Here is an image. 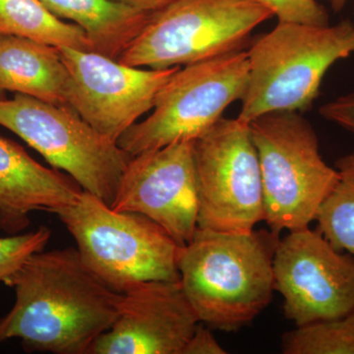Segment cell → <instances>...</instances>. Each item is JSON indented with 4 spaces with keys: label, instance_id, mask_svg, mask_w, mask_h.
I'll list each match as a JSON object with an SVG mask.
<instances>
[{
    "label": "cell",
    "instance_id": "6da1fadb",
    "mask_svg": "<svg viewBox=\"0 0 354 354\" xmlns=\"http://www.w3.org/2000/svg\"><path fill=\"white\" fill-rule=\"evenodd\" d=\"M6 285L15 302L0 318V344L19 339L29 353L88 354L113 326L122 295L90 271L76 248L32 254Z\"/></svg>",
    "mask_w": 354,
    "mask_h": 354
},
{
    "label": "cell",
    "instance_id": "7a4b0ae2",
    "mask_svg": "<svg viewBox=\"0 0 354 354\" xmlns=\"http://www.w3.org/2000/svg\"><path fill=\"white\" fill-rule=\"evenodd\" d=\"M279 235L268 230L223 234L198 227L181 249V286L198 320L234 332L252 322L271 302L272 261Z\"/></svg>",
    "mask_w": 354,
    "mask_h": 354
},
{
    "label": "cell",
    "instance_id": "3957f363",
    "mask_svg": "<svg viewBox=\"0 0 354 354\" xmlns=\"http://www.w3.org/2000/svg\"><path fill=\"white\" fill-rule=\"evenodd\" d=\"M354 53V25L279 23L247 50L249 73L237 118L250 123L272 111H308L330 67Z\"/></svg>",
    "mask_w": 354,
    "mask_h": 354
},
{
    "label": "cell",
    "instance_id": "277c9868",
    "mask_svg": "<svg viewBox=\"0 0 354 354\" xmlns=\"http://www.w3.org/2000/svg\"><path fill=\"white\" fill-rule=\"evenodd\" d=\"M77 244L84 264L118 293L150 281H179L183 246L147 216L115 211L83 190L55 214Z\"/></svg>",
    "mask_w": 354,
    "mask_h": 354
},
{
    "label": "cell",
    "instance_id": "5b68a950",
    "mask_svg": "<svg viewBox=\"0 0 354 354\" xmlns=\"http://www.w3.org/2000/svg\"><path fill=\"white\" fill-rule=\"evenodd\" d=\"M259 158L265 218L279 235L308 227L339 179L324 160L315 130L297 111H272L249 123Z\"/></svg>",
    "mask_w": 354,
    "mask_h": 354
},
{
    "label": "cell",
    "instance_id": "8992f818",
    "mask_svg": "<svg viewBox=\"0 0 354 354\" xmlns=\"http://www.w3.org/2000/svg\"><path fill=\"white\" fill-rule=\"evenodd\" d=\"M272 13L257 0H172L151 13L118 58L132 67H183L244 50Z\"/></svg>",
    "mask_w": 354,
    "mask_h": 354
},
{
    "label": "cell",
    "instance_id": "52a82bcc",
    "mask_svg": "<svg viewBox=\"0 0 354 354\" xmlns=\"http://www.w3.org/2000/svg\"><path fill=\"white\" fill-rule=\"evenodd\" d=\"M247 50L180 67L158 91L153 113L118 139L130 156L181 141H195L241 101L248 81Z\"/></svg>",
    "mask_w": 354,
    "mask_h": 354
},
{
    "label": "cell",
    "instance_id": "ba28073f",
    "mask_svg": "<svg viewBox=\"0 0 354 354\" xmlns=\"http://www.w3.org/2000/svg\"><path fill=\"white\" fill-rule=\"evenodd\" d=\"M0 127L111 206L132 156L100 134L73 109L23 94L13 99L1 97Z\"/></svg>",
    "mask_w": 354,
    "mask_h": 354
},
{
    "label": "cell",
    "instance_id": "9c48e42d",
    "mask_svg": "<svg viewBox=\"0 0 354 354\" xmlns=\"http://www.w3.org/2000/svg\"><path fill=\"white\" fill-rule=\"evenodd\" d=\"M198 227L249 234L265 218L257 150L248 123L223 118L194 141Z\"/></svg>",
    "mask_w": 354,
    "mask_h": 354
},
{
    "label": "cell",
    "instance_id": "30bf717a",
    "mask_svg": "<svg viewBox=\"0 0 354 354\" xmlns=\"http://www.w3.org/2000/svg\"><path fill=\"white\" fill-rule=\"evenodd\" d=\"M272 272L286 318L297 327L354 309V257L337 250L318 230L300 228L279 239Z\"/></svg>",
    "mask_w": 354,
    "mask_h": 354
},
{
    "label": "cell",
    "instance_id": "8fae6325",
    "mask_svg": "<svg viewBox=\"0 0 354 354\" xmlns=\"http://www.w3.org/2000/svg\"><path fill=\"white\" fill-rule=\"evenodd\" d=\"M58 48L71 76L68 106L115 143L152 111L158 91L180 68L144 70L95 51Z\"/></svg>",
    "mask_w": 354,
    "mask_h": 354
},
{
    "label": "cell",
    "instance_id": "7c38bea8",
    "mask_svg": "<svg viewBox=\"0 0 354 354\" xmlns=\"http://www.w3.org/2000/svg\"><path fill=\"white\" fill-rule=\"evenodd\" d=\"M111 207L145 216L179 245L189 243L198 228L194 141L176 142L132 157Z\"/></svg>",
    "mask_w": 354,
    "mask_h": 354
},
{
    "label": "cell",
    "instance_id": "4fadbf2b",
    "mask_svg": "<svg viewBox=\"0 0 354 354\" xmlns=\"http://www.w3.org/2000/svg\"><path fill=\"white\" fill-rule=\"evenodd\" d=\"M180 281H150L121 295L118 317L88 354H183L199 324Z\"/></svg>",
    "mask_w": 354,
    "mask_h": 354
},
{
    "label": "cell",
    "instance_id": "5bb4252c",
    "mask_svg": "<svg viewBox=\"0 0 354 354\" xmlns=\"http://www.w3.org/2000/svg\"><path fill=\"white\" fill-rule=\"evenodd\" d=\"M83 189L72 177L48 169L22 146L0 136V230L24 232L32 212L57 214L73 204Z\"/></svg>",
    "mask_w": 354,
    "mask_h": 354
},
{
    "label": "cell",
    "instance_id": "9a60e30c",
    "mask_svg": "<svg viewBox=\"0 0 354 354\" xmlns=\"http://www.w3.org/2000/svg\"><path fill=\"white\" fill-rule=\"evenodd\" d=\"M71 76L59 48L32 39L0 36V97L6 92L68 106Z\"/></svg>",
    "mask_w": 354,
    "mask_h": 354
},
{
    "label": "cell",
    "instance_id": "2e32d148",
    "mask_svg": "<svg viewBox=\"0 0 354 354\" xmlns=\"http://www.w3.org/2000/svg\"><path fill=\"white\" fill-rule=\"evenodd\" d=\"M59 19L86 32L95 53L118 60L146 25L151 13L113 0H39Z\"/></svg>",
    "mask_w": 354,
    "mask_h": 354
},
{
    "label": "cell",
    "instance_id": "e0dca14e",
    "mask_svg": "<svg viewBox=\"0 0 354 354\" xmlns=\"http://www.w3.org/2000/svg\"><path fill=\"white\" fill-rule=\"evenodd\" d=\"M0 36H15L55 46L94 51L86 32L64 22L39 0H0Z\"/></svg>",
    "mask_w": 354,
    "mask_h": 354
},
{
    "label": "cell",
    "instance_id": "ac0fdd59",
    "mask_svg": "<svg viewBox=\"0 0 354 354\" xmlns=\"http://www.w3.org/2000/svg\"><path fill=\"white\" fill-rule=\"evenodd\" d=\"M339 179L316 216L318 230L337 250L354 257V151L335 162Z\"/></svg>",
    "mask_w": 354,
    "mask_h": 354
},
{
    "label": "cell",
    "instance_id": "d6986e66",
    "mask_svg": "<svg viewBox=\"0 0 354 354\" xmlns=\"http://www.w3.org/2000/svg\"><path fill=\"white\" fill-rule=\"evenodd\" d=\"M286 354H354V309L346 315L300 326L283 337Z\"/></svg>",
    "mask_w": 354,
    "mask_h": 354
},
{
    "label": "cell",
    "instance_id": "ffe728a7",
    "mask_svg": "<svg viewBox=\"0 0 354 354\" xmlns=\"http://www.w3.org/2000/svg\"><path fill=\"white\" fill-rule=\"evenodd\" d=\"M50 235V228L41 225L27 234L0 237V281L6 285L30 256L43 251Z\"/></svg>",
    "mask_w": 354,
    "mask_h": 354
},
{
    "label": "cell",
    "instance_id": "44dd1931",
    "mask_svg": "<svg viewBox=\"0 0 354 354\" xmlns=\"http://www.w3.org/2000/svg\"><path fill=\"white\" fill-rule=\"evenodd\" d=\"M279 23L309 26L329 25V14L317 0H257Z\"/></svg>",
    "mask_w": 354,
    "mask_h": 354
},
{
    "label": "cell",
    "instance_id": "7402d4cb",
    "mask_svg": "<svg viewBox=\"0 0 354 354\" xmlns=\"http://www.w3.org/2000/svg\"><path fill=\"white\" fill-rule=\"evenodd\" d=\"M325 120L354 134V93L341 95L320 108Z\"/></svg>",
    "mask_w": 354,
    "mask_h": 354
},
{
    "label": "cell",
    "instance_id": "603a6c76",
    "mask_svg": "<svg viewBox=\"0 0 354 354\" xmlns=\"http://www.w3.org/2000/svg\"><path fill=\"white\" fill-rule=\"evenodd\" d=\"M225 349L218 344L208 326L198 324L196 329L186 344L183 354H225Z\"/></svg>",
    "mask_w": 354,
    "mask_h": 354
},
{
    "label": "cell",
    "instance_id": "cb8c5ba5",
    "mask_svg": "<svg viewBox=\"0 0 354 354\" xmlns=\"http://www.w3.org/2000/svg\"><path fill=\"white\" fill-rule=\"evenodd\" d=\"M113 1L143 12L153 13L171 3L172 0H113Z\"/></svg>",
    "mask_w": 354,
    "mask_h": 354
},
{
    "label": "cell",
    "instance_id": "d4e9b609",
    "mask_svg": "<svg viewBox=\"0 0 354 354\" xmlns=\"http://www.w3.org/2000/svg\"><path fill=\"white\" fill-rule=\"evenodd\" d=\"M329 1L333 10L335 12H339V11L344 8V6H346L349 0H329Z\"/></svg>",
    "mask_w": 354,
    "mask_h": 354
}]
</instances>
